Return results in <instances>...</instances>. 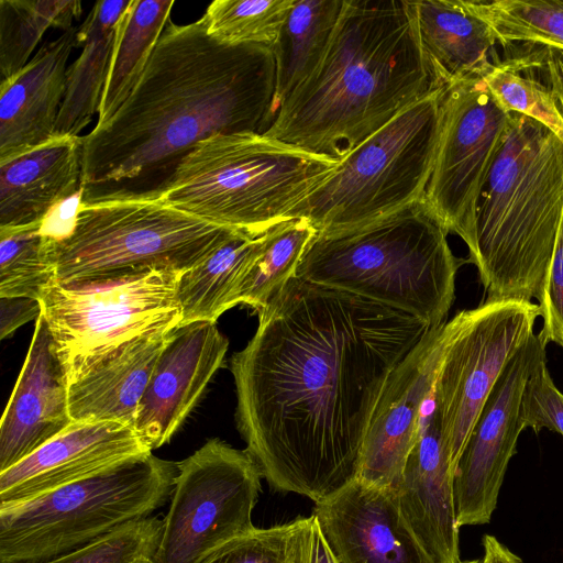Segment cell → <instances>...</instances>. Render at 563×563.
<instances>
[{
	"label": "cell",
	"instance_id": "1",
	"mask_svg": "<svg viewBox=\"0 0 563 563\" xmlns=\"http://www.w3.org/2000/svg\"><path fill=\"white\" fill-rule=\"evenodd\" d=\"M257 317L230 360L236 428L272 488L317 504L357 478L382 389L430 327L297 276Z\"/></svg>",
	"mask_w": 563,
	"mask_h": 563
},
{
	"label": "cell",
	"instance_id": "2",
	"mask_svg": "<svg viewBox=\"0 0 563 563\" xmlns=\"http://www.w3.org/2000/svg\"><path fill=\"white\" fill-rule=\"evenodd\" d=\"M275 77L271 47L222 43L200 19L169 20L130 97L81 136L80 203L156 200L199 142L264 133L276 115Z\"/></svg>",
	"mask_w": 563,
	"mask_h": 563
},
{
	"label": "cell",
	"instance_id": "3",
	"mask_svg": "<svg viewBox=\"0 0 563 563\" xmlns=\"http://www.w3.org/2000/svg\"><path fill=\"white\" fill-rule=\"evenodd\" d=\"M443 87L421 47L413 1L344 0L319 66L263 134L341 161Z\"/></svg>",
	"mask_w": 563,
	"mask_h": 563
},
{
	"label": "cell",
	"instance_id": "4",
	"mask_svg": "<svg viewBox=\"0 0 563 563\" xmlns=\"http://www.w3.org/2000/svg\"><path fill=\"white\" fill-rule=\"evenodd\" d=\"M563 214V142L541 123L510 113L482 192L474 265L485 300L537 299Z\"/></svg>",
	"mask_w": 563,
	"mask_h": 563
},
{
	"label": "cell",
	"instance_id": "5",
	"mask_svg": "<svg viewBox=\"0 0 563 563\" xmlns=\"http://www.w3.org/2000/svg\"><path fill=\"white\" fill-rule=\"evenodd\" d=\"M449 231L424 197L376 220L319 231L296 276L410 314L433 328L446 321L460 266Z\"/></svg>",
	"mask_w": 563,
	"mask_h": 563
},
{
	"label": "cell",
	"instance_id": "6",
	"mask_svg": "<svg viewBox=\"0 0 563 563\" xmlns=\"http://www.w3.org/2000/svg\"><path fill=\"white\" fill-rule=\"evenodd\" d=\"M339 163L263 133L216 134L181 159L158 199L257 238L289 220Z\"/></svg>",
	"mask_w": 563,
	"mask_h": 563
},
{
	"label": "cell",
	"instance_id": "7",
	"mask_svg": "<svg viewBox=\"0 0 563 563\" xmlns=\"http://www.w3.org/2000/svg\"><path fill=\"white\" fill-rule=\"evenodd\" d=\"M177 465L150 453L0 508V563H42L142 519L172 496Z\"/></svg>",
	"mask_w": 563,
	"mask_h": 563
},
{
	"label": "cell",
	"instance_id": "8",
	"mask_svg": "<svg viewBox=\"0 0 563 563\" xmlns=\"http://www.w3.org/2000/svg\"><path fill=\"white\" fill-rule=\"evenodd\" d=\"M234 231L159 199L79 202L68 234L52 240L55 282L113 279L152 271L183 274Z\"/></svg>",
	"mask_w": 563,
	"mask_h": 563
},
{
	"label": "cell",
	"instance_id": "9",
	"mask_svg": "<svg viewBox=\"0 0 563 563\" xmlns=\"http://www.w3.org/2000/svg\"><path fill=\"white\" fill-rule=\"evenodd\" d=\"M438 90L407 107L340 161L290 212L319 231L356 227L426 195L440 131Z\"/></svg>",
	"mask_w": 563,
	"mask_h": 563
},
{
	"label": "cell",
	"instance_id": "10",
	"mask_svg": "<svg viewBox=\"0 0 563 563\" xmlns=\"http://www.w3.org/2000/svg\"><path fill=\"white\" fill-rule=\"evenodd\" d=\"M180 275L152 271L113 279L54 282L40 300L41 316L69 386L125 343L179 327Z\"/></svg>",
	"mask_w": 563,
	"mask_h": 563
},
{
	"label": "cell",
	"instance_id": "11",
	"mask_svg": "<svg viewBox=\"0 0 563 563\" xmlns=\"http://www.w3.org/2000/svg\"><path fill=\"white\" fill-rule=\"evenodd\" d=\"M177 475L153 563H202L255 527L261 471L246 452L213 438L185 460Z\"/></svg>",
	"mask_w": 563,
	"mask_h": 563
},
{
	"label": "cell",
	"instance_id": "12",
	"mask_svg": "<svg viewBox=\"0 0 563 563\" xmlns=\"http://www.w3.org/2000/svg\"><path fill=\"white\" fill-rule=\"evenodd\" d=\"M440 131L424 199L449 233L477 256L476 217L479 199L501 150L510 113L488 90L482 77L446 84L440 93Z\"/></svg>",
	"mask_w": 563,
	"mask_h": 563
},
{
	"label": "cell",
	"instance_id": "13",
	"mask_svg": "<svg viewBox=\"0 0 563 563\" xmlns=\"http://www.w3.org/2000/svg\"><path fill=\"white\" fill-rule=\"evenodd\" d=\"M538 303L484 300L466 310L438 369L433 402L453 470L495 384L534 333Z\"/></svg>",
	"mask_w": 563,
	"mask_h": 563
},
{
	"label": "cell",
	"instance_id": "14",
	"mask_svg": "<svg viewBox=\"0 0 563 563\" xmlns=\"http://www.w3.org/2000/svg\"><path fill=\"white\" fill-rule=\"evenodd\" d=\"M547 360V345L533 333L505 367L470 434L453 474L459 528L488 523L520 433L527 382Z\"/></svg>",
	"mask_w": 563,
	"mask_h": 563
},
{
	"label": "cell",
	"instance_id": "15",
	"mask_svg": "<svg viewBox=\"0 0 563 563\" xmlns=\"http://www.w3.org/2000/svg\"><path fill=\"white\" fill-rule=\"evenodd\" d=\"M466 309L430 328L386 380L366 431L357 478L396 489L416 445L438 369Z\"/></svg>",
	"mask_w": 563,
	"mask_h": 563
},
{
	"label": "cell",
	"instance_id": "16",
	"mask_svg": "<svg viewBox=\"0 0 563 563\" xmlns=\"http://www.w3.org/2000/svg\"><path fill=\"white\" fill-rule=\"evenodd\" d=\"M228 347L229 340L212 322L180 324L168 334L133 424L151 451L169 442L197 406Z\"/></svg>",
	"mask_w": 563,
	"mask_h": 563
},
{
	"label": "cell",
	"instance_id": "17",
	"mask_svg": "<svg viewBox=\"0 0 563 563\" xmlns=\"http://www.w3.org/2000/svg\"><path fill=\"white\" fill-rule=\"evenodd\" d=\"M152 452L133 428L124 423L74 421L31 455L0 473V508L25 503Z\"/></svg>",
	"mask_w": 563,
	"mask_h": 563
},
{
	"label": "cell",
	"instance_id": "18",
	"mask_svg": "<svg viewBox=\"0 0 563 563\" xmlns=\"http://www.w3.org/2000/svg\"><path fill=\"white\" fill-rule=\"evenodd\" d=\"M339 563H433L405 523L396 490L358 478L314 505Z\"/></svg>",
	"mask_w": 563,
	"mask_h": 563
},
{
	"label": "cell",
	"instance_id": "19",
	"mask_svg": "<svg viewBox=\"0 0 563 563\" xmlns=\"http://www.w3.org/2000/svg\"><path fill=\"white\" fill-rule=\"evenodd\" d=\"M69 383L42 316L0 424V473L73 423Z\"/></svg>",
	"mask_w": 563,
	"mask_h": 563
},
{
	"label": "cell",
	"instance_id": "20",
	"mask_svg": "<svg viewBox=\"0 0 563 563\" xmlns=\"http://www.w3.org/2000/svg\"><path fill=\"white\" fill-rule=\"evenodd\" d=\"M405 523L433 563H462L453 470L445 449L433 394L419 439L396 487Z\"/></svg>",
	"mask_w": 563,
	"mask_h": 563
},
{
	"label": "cell",
	"instance_id": "21",
	"mask_svg": "<svg viewBox=\"0 0 563 563\" xmlns=\"http://www.w3.org/2000/svg\"><path fill=\"white\" fill-rule=\"evenodd\" d=\"M77 27L43 44L27 64L0 85V163L54 137L66 90L67 60Z\"/></svg>",
	"mask_w": 563,
	"mask_h": 563
},
{
	"label": "cell",
	"instance_id": "22",
	"mask_svg": "<svg viewBox=\"0 0 563 563\" xmlns=\"http://www.w3.org/2000/svg\"><path fill=\"white\" fill-rule=\"evenodd\" d=\"M81 136H54L0 163V228L44 222L81 192Z\"/></svg>",
	"mask_w": 563,
	"mask_h": 563
},
{
	"label": "cell",
	"instance_id": "23",
	"mask_svg": "<svg viewBox=\"0 0 563 563\" xmlns=\"http://www.w3.org/2000/svg\"><path fill=\"white\" fill-rule=\"evenodd\" d=\"M168 334L125 343L70 385L73 421H115L133 428L140 400Z\"/></svg>",
	"mask_w": 563,
	"mask_h": 563
},
{
	"label": "cell",
	"instance_id": "24",
	"mask_svg": "<svg viewBox=\"0 0 563 563\" xmlns=\"http://www.w3.org/2000/svg\"><path fill=\"white\" fill-rule=\"evenodd\" d=\"M421 47L441 82L483 77L500 62L489 26L467 0L413 1Z\"/></svg>",
	"mask_w": 563,
	"mask_h": 563
},
{
	"label": "cell",
	"instance_id": "25",
	"mask_svg": "<svg viewBox=\"0 0 563 563\" xmlns=\"http://www.w3.org/2000/svg\"><path fill=\"white\" fill-rule=\"evenodd\" d=\"M131 3L132 0L98 1L77 27L76 43L81 53L67 68L54 136H79L99 111L118 35Z\"/></svg>",
	"mask_w": 563,
	"mask_h": 563
},
{
	"label": "cell",
	"instance_id": "26",
	"mask_svg": "<svg viewBox=\"0 0 563 563\" xmlns=\"http://www.w3.org/2000/svg\"><path fill=\"white\" fill-rule=\"evenodd\" d=\"M260 247V236L242 231L179 276L177 297L181 323L212 322L239 302L243 277Z\"/></svg>",
	"mask_w": 563,
	"mask_h": 563
},
{
	"label": "cell",
	"instance_id": "27",
	"mask_svg": "<svg viewBox=\"0 0 563 563\" xmlns=\"http://www.w3.org/2000/svg\"><path fill=\"white\" fill-rule=\"evenodd\" d=\"M342 5L343 0H296L272 47L276 64V112L285 98L319 66Z\"/></svg>",
	"mask_w": 563,
	"mask_h": 563
},
{
	"label": "cell",
	"instance_id": "28",
	"mask_svg": "<svg viewBox=\"0 0 563 563\" xmlns=\"http://www.w3.org/2000/svg\"><path fill=\"white\" fill-rule=\"evenodd\" d=\"M174 4L173 0H132L115 43L97 124L109 120L136 87Z\"/></svg>",
	"mask_w": 563,
	"mask_h": 563
},
{
	"label": "cell",
	"instance_id": "29",
	"mask_svg": "<svg viewBox=\"0 0 563 563\" xmlns=\"http://www.w3.org/2000/svg\"><path fill=\"white\" fill-rule=\"evenodd\" d=\"M317 230L305 218L283 221L260 235V247L247 268L239 302L256 313L294 276Z\"/></svg>",
	"mask_w": 563,
	"mask_h": 563
},
{
	"label": "cell",
	"instance_id": "30",
	"mask_svg": "<svg viewBox=\"0 0 563 563\" xmlns=\"http://www.w3.org/2000/svg\"><path fill=\"white\" fill-rule=\"evenodd\" d=\"M82 12L78 0H0V75L22 69L48 29L73 27Z\"/></svg>",
	"mask_w": 563,
	"mask_h": 563
},
{
	"label": "cell",
	"instance_id": "31",
	"mask_svg": "<svg viewBox=\"0 0 563 563\" xmlns=\"http://www.w3.org/2000/svg\"><path fill=\"white\" fill-rule=\"evenodd\" d=\"M42 224L0 228V297L41 300L56 280L52 239Z\"/></svg>",
	"mask_w": 563,
	"mask_h": 563
},
{
	"label": "cell",
	"instance_id": "32",
	"mask_svg": "<svg viewBox=\"0 0 563 563\" xmlns=\"http://www.w3.org/2000/svg\"><path fill=\"white\" fill-rule=\"evenodd\" d=\"M501 46L533 42L563 48V0H467Z\"/></svg>",
	"mask_w": 563,
	"mask_h": 563
},
{
	"label": "cell",
	"instance_id": "33",
	"mask_svg": "<svg viewBox=\"0 0 563 563\" xmlns=\"http://www.w3.org/2000/svg\"><path fill=\"white\" fill-rule=\"evenodd\" d=\"M296 0H216L200 18L207 33L230 45L273 47Z\"/></svg>",
	"mask_w": 563,
	"mask_h": 563
},
{
	"label": "cell",
	"instance_id": "34",
	"mask_svg": "<svg viewBox=\"0 0 563 563\" xmlns=\"http://www.w3.org/2000/svg\"><path fill=\"white\" fill-rule=\"evenodd\" d=\"M314 515L269 528H254L202 563H311Z\"/></svg>",
	"mask_w": 563,
	"mask_h": 563
},
{
	"label": "cell",
	"instance_id": "35",
	"mask_svg": "<svg viewBox=\"0 0 563 563\" xmlns=\"http://www.w3.org/2000/svg\"><path fill=\"white\" fill-rule=\"evenodd\" d=\"M482 78L506 112L518 113L541 123L563 142V115L538 81L500 63L493 66Z\"/></svg>",
	"mask_w": 563,
	"mask_h": 563
},
{
	"label": "cell",
	"instance_id": "36",
	"mask_svg": "<svg viewBox=\"0 0 563 563\" xmlns=\"http://www.w3.org/2000/svg\"><path fill=\"white\" fill-rule=\"evenodd\" d=\"M162 520L154 517L130 522L70 553L42 563H135L155 554Z\"/></svg>",
	"mask_w": 563,
	"mask_h": 563
},
{
	"label": "cell",
	"instance_id": "37",
	"mask_svg": "<svg viewBox=\"0 0 563 563\" xmlns=\"http://www.w3.org/2000/svg\"><path fill=\"white\" fill-rule=\"evenodd\" d=\"M500 64L538 81L563 115V48L533 42L501 45Z\"/></svg>",
	"mask_w": 563,
	"mask_h": 563
},
{
	"label": "cell",
	"instance_id": "38",
	"mask_svg": "<svg viewBox=\"0 0 563 563\" xmlns=\"http://www.w3.org/2000/svg\"><path fill=\"white\" fill-rule=\"evenodd\" d=\"M521 419L534 433L548 429L563 435V393L543 360L531 373L522 396Z\"/></svg>",
	"mask_w": 563,
	"mask_h": 563
},
{
	"label": "cell",
	"instance_id": "39",
	"mask_svg": "<svg viewBox=\"0 0 563 563\" xmlns=\"http://www.w3.org/2000/svg\"><path fill=\"white\" fill-rule=\"evenodd\" d=\"M542 325L538 335L563 347V214L551 262L537 298Z\"/></svg>",
	"mask_w": 563,
	"mask_h": 563
},
{
	"label": "cell",
	"instance_id": "40",
	"mask_svg": "<svg viewBox=\"0 0 563 563\" xmlns=\"http://www.w3.org/2000/svg\"><path fill=\"white\" fill-rule=\"evenodd\" d=\"M41 301L27 297H0V339L4 340L24 323L37 320Z\"/></svg>",
	"mask_w": 563,
	"mask_h": 563
},
{
	"label": "cell",
	"instance_id": "41",
	"mask_svg": "<svg viewBox=\"0 0 563 563\" xmlns=\"http://www.w3.org/2000/svg\"><path fill=\"white\" fill-rule=\"evenodd\" d=\"M483 550V563H522V560L517 554L494 536H484Z\"/></svg>",
	"mask_w": 563,
	"mask_h": 563
},
{
	"label": "cell",
	"instance_id": "42",
	"mask_svg": "<svg viewBox=\"0 0 563 563\" xmlns=\"http://www.w3.org/2000/svg\"><path fill=\"white\" fill-rule=\"evenodd\" d=\"M311 563H339L329 548L314 516Z\"/></svg>",
	"mask_w": 563,
	"mask_h": 563
},
{
	"label": "cell",
	"instance_id": "43",
	"mask_svg": "<svg viewBox=\"0 0 563 563\" xmlns=\"http://www.w3.org/2000/svg\"><path fill=\"white\" fill-rule=\"evenodd\" d=\"M135 563H153L152 558H142L137 560Z\"/></svg>",
	"mask_w": 563,
	"mask_h": 563
},
{
	"label": "cell",
	"instance_id": "44",
	"mask_svg": "<svg viewBox=\"0 0 563 563\" xmlns=\"http://www.w3.org/2000/svg\"><path fill=\"white\" fill-rule=\"evenodd\" d=\"M462 563H483V561H482V559H475V560L462 561Z\"/></svg>",
	"mask_w": 563,
	"mask_h": 563
}]
</instances>
